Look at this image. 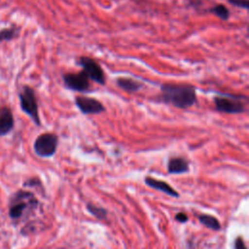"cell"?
Returning <instances> with one entry per match:
<instances>
[{"mask_svg": "<svg viewBox=\"0 0 249 249\" xmlns=\"http://www.w3.org/2000/svg\"><path fill=\"white\" fill-rule=\"evenodd\" d=\"M158 101L178 109H187L196 103V87L185 83H164L160 85Z\"/></svg>", "mask_w": 249, "mask_h": 249, "instance_id": "6da1fadb", "label": "cell"}, {"mask_svg": "<svg viewBox=\"0 0 249 249\" xmlns=\"http://www.w3.org/2000/svg\"><path fill=\"white\" fill-rule=\"evenodd\" d=\"M242 99H247V97L239 94L218 93L213 97V102L216 111L220 113L242 114L246 110Z\"/></svg>", "mask_w": 249, "mask_h": 249, "instance_id": "7a4b0ae2", "label": "cell"}, {"mask_svg": "<svg viewBox=\"0 0 249 249\" xmlns=\"http://www.w3.org/2000/svg\"><path fill=\"white\" fill-rule=\"evenodd\" d=\"M18 98H19V105L21 110L29 116V118L32 120V122L40 126L41 121L38 111V103L37 98L34 89L29 86H23L18 92Z\"/></svg>", "mask_w": 249, "mask_h": 249, "instance_id": "3957f363", "label": "cell"}, {"mask_svg": "<svg viewBox=\"0 0 249 249\" xmlns=\"http://www.w3.org/2000/svg\"><path fill=\"white\" fill-rule=\"evenodd\" d=\"M58 145V137L54 133L46 132L40 134L34 141V152L41 158H49L54 155Z\"/></svg>", "mask_w": 249, "mask_h": 249, "instance_id": "277c9868", "label": "cell"}, {"mask_svg": "<svg viewBox=\"0 0 249 249\" xmlns=\"http://www.w3.org/2000/svg\"><path fill=\"white\" fill-rule=\"evenodd\" d=\"M76 63L82 67V70L87 74L89 80H92L101 86L105 85V73L102 67L93 58L89 56H80Z\"/></svg>", "mask_w": 249, "mask_h": 249, "instance_id": "5b68a950", "label": "cell"}, {"mask_svg": "<svg viewBox=\"0 0 249 249\" xmlns=\"http://www.w3.org/2000/svg\"><path fill=\"white\" fill-rule=\"evenodd\" d=\"M64 87L78 92L89 91L90 83L87 74L81 70L78 73H65L62 75Z\"/></svg>", "mask_w": 249, "mask_h": 249, "instance_id": "8992f818", "label": "cell"}, {"mask_svg": "<svg viewBox=\"0 0 249 249\" xmlns=\"http://www.w3.org/2000/svg\"><path fill=\"white\" fill-rule=\"evenodd\" d=\"M75 104L84 115H98L106 110L99 100L87 95H77Z\"/></svg>", "mask_w": 249, "mask_h": 249, "instance_id": "52a82bcc", "label": "cell"}, {"mask_svg": "<svg viewBox=\"0 0 249 249\" xmlns=\"http://www.w3.org/2000/svg\"><path fill=\"white\" fill-rule=\"evenodd\" d=\"M15 125V119L12 110L8 106L0 108V136L10 133Z\"/></svg>", "mask_w": 249, "mask_h": 249, "instance_id": "ba28073f", "label": "cell"}, {"mask_svg": "<svg viewBox=\"0 0 249 249\" xmlns=\"http://www.w3.org/2000/svg\"><path fill=\"white\" fill-rule=\"evenodd\" d=\"M116 85L118 88H120L121 89L126 91V92H130V93H134L137 92L141 89V88L143 87V84L137 80H134L132 78H127V77H119L116 79Z\"/></svg>", "mask_w": 249, "mask_h": 249, "instance_id": "9c48e42d", "label": "cell"}, {"mask_svg": "<svg viewBox=\"0 0 249 249\" xmlns=\"http://www.w3.org/2000/svg\"><path fill=\"white\" fill-rule=\"evenodd\" d=\"M167 171L171 174H182L189 171V162L181 157L169 159L167 163Z\"/></svg>", "mask_w": 249, "mask_h": 249, "instance_id": "30bf717a", "label": "cell"}, {"mask_svg": "<svg viewBox=\"0 0 249 249\" xmlns=\"http://www.w3.org/2000/svg\"><path fill=\"white\" fill-rule=\"evenodd\" d=\"M145 183L149 187H151L153 189H156L158 191H160V192H162V193H164L168 196H174V197H177L179 196L178 193L175 190H173V188L164 181H160V180H158V179H155V178H152V177H146L145 178Z\"/></svg>", "mask_w": 249, "mask_h": 249, "instance_id": "8fae6325", "label": "cell"}, {"mask_svg": "<svg viewBox=\"0 0 249 249\" xmlns=\"http://www.w3.org/2000/svg\"><path fill=\"white\" fill-rule=\"evenodd\" d=\"M19 27L17 25H12L7 28H3L0 30V43L9 42L17 38L19 34Z\"/></svg>", "mask_w": 249, "mask_h": 249, "instance_id": "7c38bea8", "label": "cell"}, {"mask_svg": "<svg viewBox=\"0 0 249 249\" xmlns=\"http://www.w3.org/2000/svg\"><path fill=\"white\" fill-rule=\"evenodd\" d=\"M208 12L210 14H213L214 16H216L217 18H219L222 20H228L231 17L230 10L224 4H216L215 6L210 8L208 10Z\"/></svg>", "mask_w": 249, "mask_h": 249, "instance_id": "4fadbf2b", "label": "cell"}, {"mask_svg": "<svg viewBox=\"0 0 249 249\" xmlns=\"http://www.w3.org/2000/svg\"><path fill=\"white\" fill-rule=\"evenodd\" d=\"M198 220L201 224H203L204 226H206L207 228L211 229V230H214V231H218L220 230V223L219 221L213 217V216H210V215H206V214H202V215H199L198 217Z\"/></svg>", "mask_w": 249, "mask_h": 249, "instance_id": "5bb4252c", "label": "cell"}, {"mask_svg": "<svg viewBox=\"0 0 249 249\" xmlns=\"http://www.w3.org/2000/svg\"><path fill=\"white\" fill-rule=\"evenodd\" d=\"M25 208H26V203H23V202L15 203L10 208V212H9L10 217L13 218V219L19 218L22 215V213H23Z\"/></svg>", "mask_w": 249, "mask_h": 249, "instance_id": "9a60e30c", "label": "cell"}, {"mask_svg": "<svg viewBox=\"0 0 249 249\" xmlns=\"http://www.w3.org/2000/svg\"><path fill=\"white\" fill-rule=\"evenodd\" d=\"M88 207V210L94 216L96 217L97 219H105L106 218V215H107V212L105 209L101 208V207H98V206H95L93 204H90L89 203L87 205Z\"/></svg>", "mask_w": 249, "mask_h": 249, "instance_id": "2e32d148", "label": "cell"}, {"mask_svg": "<svg viewBox=\"0 0 249 249\" xmlns=\"http://www.w3.org/2000/svg\"><path fill=\"white\" fill-rule=\"evenodd\" d=\"M228 2L237 8L248 10L249 8V1L248 0H228Z\"/></svg>", "mask_w": 249, "mask_h": 249, "instance_id": "e0dca14e", "label": "cell"}, {"mask_svg": "<svg viewBox=\"0 0 249 249\" xmlns=\"http://www.w3.org/2000/svg\"><path fill=\"white\" fill-rule=\"evenodd\" d=\"M175 219H176V221H178V222H180V223H185V222H187L188 217H187V215L184 214L183 212H179L178 214H176Z\"/></svg>", "mask_w": 249, "mask_h": 249, "instance_id": "ac0fdd59", "label": "cell"}]
</instances>
